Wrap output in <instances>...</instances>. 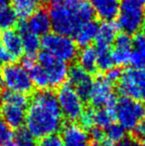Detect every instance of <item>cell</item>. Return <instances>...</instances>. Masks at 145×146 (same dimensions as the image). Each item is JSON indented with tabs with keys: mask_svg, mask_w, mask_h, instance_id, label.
Wrapping results in <instances>:
<instances>
[{
	"mask_svg": "<svg viewBox=\"0 0 145 146\" xmlns=\"http://www.w3.org/2000/svg\"><path fill=\"white\" fill-rule=\"evenodd\" d=\"M37 146H65V144L60 133H53L39 139Z\"/></svg>",
	"mask_w": 145,
	"mask_h": 146,
	"instance_id": "cell-28",
	"label": "cell"
},
{
	"mask_svg": "<svg viewBox=\"0 0 145 146\" xmlns=\"http://www.w3.org/2000/svg\"><path fill=\"white\" fill-rule=\"evenodd\" d=\"M93 120L95 126L105 129L115 120L113 108H93Z\"/></svg>",
	"mask_w": 145,
	"mask_h": 146,
	"instance_id": "cell-23",
	"label": "cell"
},
{
	"mask_svg": "<svg viewBox=\"0 0 145 146\" xmlns=\"http://www.w3.org/2000/svg\"><path fill=\"white\" fill-rule=\"evenodd\" d=\"M68 79L70 82L69 84L75 88L83 104L89 102L93 86V80L89 73L81 69L79 66H73L69 70Z\"/></svg>",
	"mask_w": 145,
	"mask_h": 146,
	"instance_id": "cell-11",
	"label": "cell"
},
{
	"mask_svg": "<svg viewBox=\"0 0 145 146\" xmlns=\"http://www.w3.org/2000/svg\"><path fill=\"white\" fill-rule=\"evenodd\" d=\"M13 61H14L13 57L0 44V64H10Z\"/></svg>",
	"mask_w": 145,
	"mask_h": 146,
	"instance_id": "cell-31",
	"label": "cell"
},
{
	"mask_svg": "<svg viewBox=\"0 0 145 146\" xmlns=\"http://www.w3.org/2000/svg\"><path fill=\"white\" fill-rule=\"evenodd\" d=\"M121 74H122V72L120 71L119 69L113 67L112 69H110L109 71L107 72V76H105V78H107L109 82L114 83V82L119 81L120 77H121Z\"/></svg>",
	"mask_w": 145,
	"mask_h": 146,
	"instance_id": "cell-30",
	"label": "cell"
},
{
	"mask_svg": "<svg viewBox=\"0 0 145 146\" xmlns=\"http://www.w3.org/2000/svg\"><path fill=\"white\" fill-rule=\"evenodd\" d=\"M65 146H91L89 143H83V144H73V145H65Z\"/></svg>",
	"mask_w": 145,
	"mask_h": 146,
	"instance_id": "cell-37",
	"label": "cell"
},
{
	"mask_svg": "<svg viewBox=\"0 0 145 146\" xmlns=\"http://www.w3.org/2000/svg\"><path fill=\"white\" fill-rule=\"evenodd\" d=\"M38 64L42 68L49 88L61 87L68 79L69 68L67 64L54 58L48 53L43 51L39 55Z\"/></svg>",
	"mask_w": 145,
	"mask_h": 146,
	"instance_id": "cell-9",
	"label": "cell"
},
{
	"mask_svg": "<svg viewBox=\"0 0 145 146\" xmlns=\"http://www.w3.org/2000/svg\"><path fill=\"white\" fill-rule=\"evenodd\" d=\"M97 67L103 72H107L114 67L113 57H112L110 49H103V50H97Z\"/></svg>",
	"mask_w": 145,
	"mask_h": 146,
	"instance_id": "cell-25",
	"label": "cell"
},
{
	"mask_svg": "<svg viewBox=\"0 0 145 146\" xmlns=\"http://www.w3.org/2000/svg\"><path fill=\"white\" fill-rule=\"evenodd\" d=\"M105 137H107V139H109L111 142L117 143L124 138L125 129H124L121 125L112 123V124H110L109 127H107V128L105 129Z\"/></svg>",
	"mask_w": 145,
	"mask_h": 146,
	"instance_id": "cell-27",
	"label": "cell"
},
{
	"mask_svg": "<svg viewBox=\"0 0 145 146\" xmlns=\"http://www.w3.org/2000/svg\"><path fill=\"white\" fill-rule=\"evenodd\" d=\"M18 16L14 9L9 6L0 9V32L13 29L14 26L17 24Z\"/></svg>",
	"mask_w": 145,
	"mask_h": 146,
	"instance_id": "cell-24",
	"label": "cell"
},
{
	"mask_svg": "<svg viewBox=\"0 0 145 146\" xmlns=\"http://www.w3.org/2000/svg\"><path fill=\"white\" fill-rule=\"evenodd\" d=\"M77 56H79V67L85 71H87V73H93L97 69V52L95 48L91 46L83 47L81 52L77 54Z\"/></svg>",
	"mask_w": 145,
	"mask_h": 146,
	"instance_id": "cell-21",
	"label": "cell"
},
{
	"mask_svg": "<svg viewBox=\"0 0 145 146\" xmlns=\"http://www.w3.org/2000/svg\"><path fill=\"white\" fill-rule=\"evenodd\" d=\"M99 27V25L93 20H91V21L81 25L77 30V32L73 34L75 44L79 45L83 48L89 46V44L95 40Z\"/></svg>",
	"mask_w": 145,
	"mask_h": 146,
	"instance_id": "cell-19",
	"label": "cell"
},
{
	"mask_svg": "<svg viewBox=\"0 0 145 146\" xmlns=\"http://www.w3.org/2000/svg\"><path fill=\"white\" fill-rule=\"evenodd\" d=\"M140 144H141V146H145V136L140 139Z\"/></svg>",
	"mask_w": 145,
	"mask_h": 146,
	"instance_id": "cell-39",
	"label": "cell"
},
{
	"mask_svg": "<svg viewBox=\"0 0 145 146\" xmlns=\"http://www.w3.org/2000/svg\"><path fill=\"white\" fill-rule=\"evenodd\" d=\"M89 102L93 108H113L116 98L111 82L105 77H99L95 80L93 82Z\"/></svg>",
	"mask_w": 145,
	"mask_h": 146,
	"instance_id": "cell-10",
	"label": "cell"
},
{
	"mask_svg": "<svg viewBox=\"0 0 145 146\" xmlns=\"http://www.w3.org/2000/svg\"><path fill=\"white\" fill-rule=\"evenodd\" d=\"M19 34L21 36L23 53H25V56L36 57V55L38 54L39 50L41 48L40 37L26 29L24 24L20 26Z\"/></svg>",
	"mask_w": 145,
	"mask_h": 146,
	"instance_id": "cell-20",
	"label": "cell"
},
{
	"mask_svg": "<svg viewBox=\"0 0 145 146\" xmlns=\"http://www.w3.org/2000/svg\"><path fill=\"white\" fill-rule=\"evenodd\" d=\"M10 0H0V9L3 7H5V6L8 5V3H9Z\"/></svg>",
	"mask_w": 145,
	"mask_h": 146,
	"instance_id": "cell-34",
	"label": "cell"
},
{
	"mask_svg": "<svg viewBox=\"0 0 145 146\" xmlns=\"http://www.w3.org/2000/svg\"><path fill=\"white\" fill-rule=\"evenodd\" d=\"M13 131L0 116V146H3L13 139Z\"/></svg>",
	"mask_w": 145,
	"mask_h": 146,
	"instance_id": "cell-29",
	"label": "cell"
},
{
	"mask_svg": "<svg viewBox=\"0 0 145 146\" xmlns=\"http://www.w3.org/2000/svg\"><path fill=\"white\" fill-rule=\"evenodd\" d=\"M55 0H41V2H44V3H49V4H51V3H53Z\"/></svg>",
	"mask_w": 145,
	"mask_h": 146,
	"instance_id": "cell-38",
	"label": "cell"
},
{
	"mask_svg": "<svg viewBox=\"0 0 145 146\" xmlns=\"http://www.w3.org/2000/svg\"><path fill=\"white\" fill-rule=\"evenodd\" d=\"M133 132L135 134V136H137L139 139L143 138L145 136V119L142 120L141 122H139L133 129Z\"/></svg>",
	"mask_w": 145,
	"mask_h": 146,
	"instance_id": "cell-32",
	"label": "cell"
},
{
	"mask_svg": "<svg viewBox=\"0 0 145 146\" xmlns=\"http://www.w3.org/2000/svg\"><path fill=\"white\" fill-rule=\"evenodd\" d=\"M114 146H141V144L138 140L129 137V138H123Z\"/></svg>",
	"mask_w": 145,
	"mask_h": 146,
	"instance_id": "cell-33",
	"label": "cell"
},
{
	"mask_svg": "<svg viewBox=\"0 0 145 146\" xmlns=\"http://www.w3.org/2000/svg\"><path fill=\"white\" fill-rule=\"evenodd\" d=\"M48 13L55 33L69 37L95 16L89 0H55Z\"/></svg>",
	"mask_w": 145,
	"mask_h": 146,
	"instance_id": "cell-2",
	"label": "cell"
},
{
	"mask_svg": "<svg viewBox=\"0 0 145 146\" xmlns=\"http://www.w3.org/2000/svg\"><path fill=\"white\" fill-rule=\"evenodd\" d=\"M57 98L65 122L79 124L85 106L75 88L70 84L62 85L59 88Z\"/></svg>",
	"mask_w": 145,
	"mask_h": 146,
	"instance_id": "cell-7",
	"label": "cell"
},
{
	"mask_svg": "<svg viewBox=\"0 0 145 146\" xmlns=\"http://www.w3.org/2000/svg\"><path fill=\"white\" fill-rule=\"evenodd\" d=\"M26 106L18 104L4 102L0 104V116L8 124L11 129L17 130L24 126L27 114Z\"/></svg>",
	"mask_w": 145,
	"mask_h": 146,
	"instance_id": "cell-12",
	"label": "cell"
},
{
	"mask_svg": "<svg viewBox=\"0 0 145 146\" xmlns=\"http://www.w3.org/2000/svg\"><path fill=\"white\" fill-rule=\"evenodd\" d=\"M132 51V39L129 35L121 33L116 36L111 51L115 65L123 66L129 64L130 54Z\"/></svg>",
	"mask_w": 145,
	"mask_h": 146,
	"instance_id": "cell-13",
	"label": "cell"
},
{
	"mask_svg": "<svg viewBox=\"0 0 145 146\" xmlns=\"http://www.w3.org/2000/svg\"><path fill=\"white\" fill-rule=\"evenodd\" d=\"M12 8L18 17L29 18L34 12L39 10L41 0H10Z\"/></svg>",
	"mask_w": 145,
	"mask_h": 146,
	"instance_id": "cell-22",
	"label": "cell"
},
{
	"mask_svg": "<svg viewBox=\"0 0 145 146\" xmlns=\"http://www.w3.org/2000/svg\"><path fill=\"white\" fill-rule=\"evenodd\" d=\"M0 44L9 52V54L13 57L14 60L18 59L23 54L21 36L17 31L11 29L1 32Z\"/></svg>",
	"mask_w": 145,
	"mask_h": 146,
	"instance_id": "cell-17",
	"label": "cell"
},
{
	"mask_svg": "<svg viewBox=\"0 0 145 146\" xmlns=\"http://www.w3.org/2000/svg\"><path fill=\"white\" fill-rule=\"evenodd\" d=\"M41 46L44 52L64 63H70L77 56V47L71 37L58 33H48L43 37Z\"/></svg>",
	"mask_w": 145,
	"mask_h": 146,
	"instance_id": "cell-5",
	"label": "cell"
},
{
	"mask_svg": "<svg viewBox=\"0 0 145 146\" xmlns=\"http://www.w3.org/2000/svg\"><path fill=\"white\" fill-rule=\"evenodd\" d=\"M13 139L17 146H37L36 139L32 136V134L25 126L15 130Z\"/></svg>",
	"mask_w": 145,
	"mask_h": 146,
	"instance_id": "cell-26",
	"label": "cell"
},
{
	"mask_svg": "<svg viewBox=\"0 0 145 146\" xmlns=\"http://www.w3.org/2000/svg\"><path fill=\"white\" fill-rule=\"evenodd\" d=\"M117 36V26L111 22H103L99 25L95 37V46L97 50H103V49H110L113 45L114 40Z\"/></svg>",
	"mask_w": 145,
	"mask_h": 146,
	"instance_id": "cell-18",
	"label": "cell"
},
{
	"mask_svg": "<svg viewBox=\"0 0 145 146\" xmlns=\"http://www.w3.org/2000/svg\"><path fill=\"white\" fill-rule=\"evenodd\" d=\"M117 28L127 35L138 33L145 23V0H119Z\"/></svg>",
	"mask_w": 145,
	"mask_h": 146,
	"instance_id": "cell-3",
	"label": "cell"
},
{
	"mask_svg": "<svg viewBox=\"0 0 145 146\" xmlns=\"http://www.w3.org/2000/svg\"><path fill=\"white\" fill-rule=\"evenodd\" d=\"M23 24L26 27V29L39 37L47 35L52 28L49 13L42 9L34 12L28 18V21Z\"/></svg>",
	"mask_w": 145,
	"mask_h": 146,
	"instance_id": "cell-15",
	"label": "cell"
},
{
	"mask_svg": "<svg viewBox=\"0 0 145 146\" xmlns=\"http://www.w3.org/2000/svg\"><path fill=\"white\" fill-rule=\"evenodd\" d=\"M129 64L133 69L145 68V31H139L134 34Z\"/></svg>",
	"mask_w": 145,
	"mask_h": 146,
	"instance_id": "cell-16",
	"label": "cell"
},
{
	"mask_svg": "<svg viewBox=\"0 0 145 146\" xmlns=\"http://www.w3.org/2000/svg\"><path fill=\"white\" fill-rule=\"evenodd\" d=\"M93 13L103 22H111L119 12V0H89Z\"/></svg>",
	"mask_w": 145,
	"mask_h": 146,
	"instance_id": "cell-14",
	"label": "cell"
},
{
	"mask_svg": "<svg viewBox=\"0 0 145 146\" xmlns=\"http://www.w3.org/2000/svg\"><path fill=\"white\" fill-rule=\"evenodd\" d=\"M2 82L8 90L22 94H28L33 90V83L25 66L10 63L2 70Z\"/></svg>",
	"mask_w": 145,
	"mask_h": 146,
	"instance_id": "cell-6",
	"label": "cell"
},
{
	"mask_svg": "<svg viewBox=\"0 0 145 146\" xmlns=\"http://www.w3.org/2000/svg\"><path fill=\"white\" fill-rule=\"evenodd\" d=\"M118 90L122 96L145 102V68L124 71L118 81Z\"/></svg>",
	"mask_w": 145,
	"mask_h": 146,
	"instance_id": "cell-8",
	"label": "cell"
},
{
	"mask_svg": "<svg viewBox=\"0 0 145 146\" xmlns=\"http://www.w3.org/2000/svg\"><path fill=\"white\" fill-rule=\"evenodd\" d=\"M115 119L125 130L134 127L145 119V104L127 96H120L113 106Z\"/></svg>",
	"mask_w": 145,
	"mask_h": 146,
	"instance_id": "cell-4",
	"label": "cell"
},
{
	"mask_svg": "<svg viewBox=\"0 0 145 146\" xmlns=\"http://www.w3.org/2000/svg\"><path fill=\"white\" fill-rule=\"evenodd\" d=\"M26 128L35 139L53 133H61L65 122L57 94L50 90H40L29 100Z\"/></svg>",
	"mask_w": 145,
	"mask_h": 146,
	"instance_id": "cell-1",
	"label": "cell"
},
{
	"mask_svg": "<svg viewBox=\"0 0 145 146\" xmlns=\"http://www.w3.org/2000/svg\"><path fill=\"white\" fill-rule=\"evenodd\" d=\"M3 146H17V144L15 143V141H14V139H12V140H10L9 142H7L6 144H4Z\"/></svg>",
	"mask_w": 145,
	"mask_h": 146,
	"instance_id": "cell-35",
	"label": "cell"
},
{
	"mask_svg": "<svg viewBox=\"0 0 145 146\" xmlns=\"http://www.w3.org/2000/svg\"><path fill=\"white\" fill-rule=\"evenodd\" d=\"M2 85H3V82H2V68H1V64H0V90L2 88Z\"/></svg>",
	"mask_w": 145,
	"mask_h": 146,
	"instance_id": "cell-36",
	"label": "cell"
}]
</instances>
